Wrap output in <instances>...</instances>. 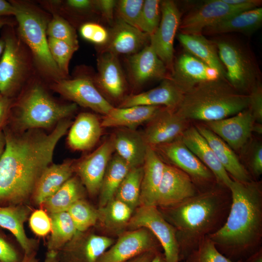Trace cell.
Masks as SVG:
<instances>
[{
    "mask_svg": "<svg viewBox=\"0 0 262 262\" xmlns=\"http://www.w3.org/2000/svg\"><path fill=\"white\" fill-rule=\"evenodd\" d=\"M231 204L229 189L217 183L213 188L175 205L159 208L175 229L180 262H187L206 236L225 224Z\"/></svg>",
    "mask_w": 262,
    "mask_h": 262,
    "instance_id": "obj_2",
    "label": "cell"
},
{
    "mask_svg": "<svg viewBox=\"0 0 262 262\" xmlns=\"http://www.w3.org/2000/svg\"><path fill=\"white\" fill-rule=\"evenodd\" d=\"M109 33L107 43L101 52H108L118 56L132 55L147 45L149 35L118 18Z\"/></svg>",
    "mask_w": 262,
    "mask_h": 262,
    "instance_id": "obj_23",
    "label": "cell"
},
{
    "mask_svg": "<svg viewBox=\"0 0 262 262\" xmlns=\"http://www.w3.org/2000/svg\"><path fill=\"white\" fill-rule=\"evenodd\" d=\"M67 6L72 9L81 12L95 8L94 0H68L66 1Z\"/></svg>",
    "mask_w": 262,
    "mask_h": 262,
    "instance_id": "obj_53",
    "label": "cell"
},
{
    "mask_svg": "<svg viewBox=\"0 0 262 262\" xmlns=\"http://www.w3.org/2000/svg\"><path fill=\"white\" fill-rule=\"evenodd\" d=\"M187 262H242L232 261L223 254L216 248L208 236L200 243L197 249Z\"/></svg>",
    "mask_w": 262,
    "mask_h": 262,
    "instance_id": "obj_45",
    "label": "cell"
},
{
    "mask_svg": "<svg viewBox=\"0 0 262 262\" xmlns=\"http://www.w3.org/2000/svg\"><path fill=\"white\" fill-rule=\"evenodd\" d=\"M226 69V79L238 91L246 94L258 82L260 71L252 55L236 41L225 39L213 41Z\"/></svg>",
    "mask_w": 262,
    "mask_h": 262,
    "instance_id": "obj_7",
    "label": "cell"
},
{
    "mask_svg": "<svg viewBox=\"0 0 262 262\" xmlns=\"http://www.w3.org/2000/svg\"><path fill=\"white\" fill-rule=\"evenodd\" d=\"M247 164L248 172L252 179L253 177L255 179L259 178L262 175V145L261 142L255 143L252 147L248 159Z\"/></svg>",
    "mask_w": 262,
    "mask_h": 262,
    "instance_id": "obj_49",
    "label": "cell"
},
{
    "mask_svg": "<svg viewBox=\"0 0 262 262\" xmlns=\"http://www.w3.org/2000/svg\"><path fill=\"white\" fill-rule=\"evenodd\" d=\"M12 25L4 26L1 37L5 46L0 58V94L12 98L27 76L28 58Z\"/></svg>",
    "mask_w": 262,
    "mask_h": 262,
    "instance_id": "obj_8",
    "label": "cell"
},
{
    "mask_svg": "<svg viewBox=\"0 0 262 262\" xmlns=\"http://www.w3.org/2000/svg\"><path fill=\"white\" fill-rule=\"evenodd\" d=\"M150 262H167L164 253L162 251L158 252L155 257Z\"/></svg>",
    "mask_w": 262,
    "mask_h": 262,
    "instance_id": "obj_60",
    "label": "cell"
},
{
    "mask_svg": "<svg viewBox=\"0 0 262 262\" xmlns=\"http://www.w3.org/2000/svg\"><path fill=\"white\" fill-rule=\"evenodd\" d=\"M116 0H94L95 9L98 10L101 15L109 22H112L115 10Z\"/></svg>",
    "mask_w": 262,
    "mask_h": 262,
    "instance_id": "obj_51",
    "label": "cell"
},
{
    "mask_svg": "<svg viewBox=\"0 0 262 262\" xmlns=\"http://www.w3.org/2000/svg\"><path fill=\"white\" fill-rule=\"evenodd\" d=\"M170 78L183 93L200 83L224 80L217 70L187 52L174 61Z\"/></svg>",
    "mask_w": 262,
    "mask_h": 262,
    "instance_id": "obj_19",
    "label": "cell"
},
{
    "mask_svg": "<svg viewBox=\"0 0 262 262\" xmlns=\"http://www.w3.org/2000/svg\"><path fill=\"white\" fill-rule=\"evenodd\" d=\"M78 232L86 231L98 222V212L83 199L74 202L66 211Z\"/></svg>",
    "mask_w": 262,
    "mask_h": 262,
    "instance_id": "obj_40",
    "label": "cell"
},
{
    "mask_svg": "<svg viewBox=\"0 0 262 262\" xmlns=\"http://www.w3.org/2000/svg\"><path fill=\"white\" fill-rule=\"evenodd\" d=\"M255 122L251 112L247 108L229 117L206 122L205 126L233 150H237L248 142Z\"/></svg>",
    "mask_w": 262,
    "mask_h": 262,
    "instance_id": "obj_17",
    "label": "cell"
},
{
    "mask_svg": "<svg viewBox=\"0 0 262 262\" xmlns=\"http://www.w3.org/2000/svg\"><path fill=\"white\" fill-rule=\"evenodd\" d=\"M29 222L33 232L38 236H45L51 231L50 219L43 210L33 212L30 217Z\"/></svg>",
    "mask_w": 262,
    "mask_h": 262,
    "instance_id": "obj_47",
    "label": "cell"
},
{
    "mask_svg": "<svg viewBox=\"0 0 262 262\" xmlns=\"http://www.w3.org/2000/svg\"><path fill=\"white\" fill-rule=\"evenodd\" d=\"M10 1L15 8L19 38L30 49L41 71L55 81L64 79L49 51L46 33L49 21L45 15L28 3Z\"/></svg>",
    "mask_w": 262,
    "mask_h": 262,
    "instance_id": "obj_6",
    "label": "cell"
},
{
    "mask_svg": "<svg viewBox=\"0 0 262 262\" xmlns=\"http://www.w3.org/2000/svg\"><path fill=\"white\" fill-rule=\"evenodd\" d=\"M178 38L187 52L217 70L221 77L226 80V69L219 57L217 47L213 41L208 40L202 34L180 33L178 35Z\"/></svg>",
    "mask_w": 262,
    "mask_h": 262,
    "instance_id": "obj_32",
    "label": "cell"
},
{
    "mask_svg": "<svg viewBox=\"0 0 262 262\" xmlns=\"http://www.w3.org/2000/svg\"><path fill=\"white\" fill-rule=\"evenodd\" d=\"M144 2V0L117 1L115 9L118 16V18L138 29Z\"/></svg>",
    "mask_w": 262,
    "mask_h": 262,
    "instance_id": "obj_44",
    "label": "cell"
},
{
    "mask_svg": "<svg viewBox=\"0 0 262 262\" xmlns=\"http://www.w3.org/2000/svg\"><path fill=\"white\" fill-rule=\"evenodd\" d=\"M161 0H145L144 2L138 29L151 35L158 28L161 18Z\"/></svg>",
    "mask_w": 262,
    "mask_h": 262,
    "instance_id": "obj_43",
    "label": "cell"
},
{
    "mask_svg": "<svg viewBox=\"0 0 262 262\" xmlns=\"http://www.w3.org/2000/svg\"><path fill=\"white\" fill-rule=\"evenodd\" d=\"M165 164L154 149L148 146L143 165L139 206H156L157 192L163 175Z\"/></svg>",
    "mask_w": 262,
    "mask_h": 262,
    "instance_id": "obj_29",
    "label": "cell"
},
{
    "mask_svg": "<svg viewBox=\"0 0 262 262\" xmlns=\"http://www.w3.org/2000/svg\"><path fill=\"white\" fill-rule=\"evenodd\" d=\"M112 136L116 154L131 168L143 166L148 146L142 133L122 128Z\"/></svg>",
    "mask_w": 262,
    "mask_h": 262,
    "instance_id": "obj_27",
    "label": "cell"
},
{
    "mask_svg": "<svg viewBox=\"0 0 262 262\" xmlns=\"http://www.w3.org/2000/svg\"><path fill=\"white\" fill-rule=\"evenodd\" d=\"M188 122L175 110L163 107L147 122L142 134L147 145L153 147L180 138L189 127Z\"/></svg>",
    "mask_w": 262,
    "mask_h": 262,
    "instance_id": "obj_18",
    "label": "cell"
},
{
    "mask_svg": "<svg viewBox=\"0 0 262 262\" xmlns=\"http://www.w3.org/2000/svg\"><path fill=\"white\" fill-rule=\"evenodd\" d=\"M97 66L95 85L109 98L121 102L124 98L127 82L118 56L101 52L97 60Z\"/></svg>",
    "mask_w": 262,
    "mask_h": 262,
    "instance_id": "obj_22",
    "label": "cell"
},
{
    "mask_svg": "<svg viewBox=\"0 0 262 262\" xmlns=\"http://www.w3.org/2000/svg\"><path fill=\"white\" fill-rule=\"evenodd\" d=\"M243 11L223 0H206L184 17L179 29L183 34H201L205 28Z\"/></svg>",
    "mask_w": 262,
    "mask_h": 262,
    "instance_id": "obj_14",
    "label": "cell"
},
{
    "mask_svg": "<svg viewBox=\"0 0 262 262\" xmlns=\"http://www.w3.org/2000/svg\"><path fill=\"white\" fill-rule=\"evenodd\" d=\"M74 164L73 161L67 160L60 164H51L45 169L32 197L36 204L41 205L72 177Z\"/></svg>",
    "mask_w": 262,
    "mask_h": 262,
    "instance_id": "obj_30",
    "label": "cell"
},
{
    "mask_svg": "<svg viewBox=\"0 0 262 262\" xmlns=\"http://www.w3.org/2000/svg\"><path fill=\"white\" fill-rule=\"evenodd\" d=\"M12 107L15 111H11L5 126L24 131L50 127L73 114L77 105L57 103L40 84H35Z\"/></svg>",
    "mask_w": 262,
    "mask_h": 262,
    "instance_id": "obj_5",
    "label": "cell"
},
{
    "mask_svg": "<svg viewBox=\"0 0 262 262\" xmlns=\"http://www.w3.org/2000/svg\"><path fill=\"white\" fill-rule=\"evenodd\" d=\"M161 18L156 31L149 37L150 45L171 74L174 65V41L180 23L181 14L171 0L161 1Z\"/></svg>",
    "mask_w": 262,
    "mask_h": 262,
    "instance_id": "obj_11",
    "label": "cell"
},
{
    "mask_svg": "<svg viewBox=\"0 0 262 262\" xmlns=\"http://www.w3.org/2000/svg\"><path fill=\"white\" fill-rule=\"evenodd\" d=\"M229 212L224 225L208 236L229 260L243 262L262 247V184L233 180Z\"/></svg>",
    "mask_w": 262,
    "mask_h": 262,
    "instance_id": "obj_3",
    "label": "cell"
},
{
    "mask_svg": "<svg viewBox=\"0 0 262 262\" xmlns=\"http://www.w3.org/2000/svg\"><path fill=\"white\" fill-rule=\"evenodd\" d=\"M15 8L11 1L0 0V18L5 16H14Z\"/></svg>",
    "mask_w": 262,
    "mask_h": 262,
    "instance_id": "obj_54",
    "label": "cell"
},
{
    "mask_svg": "<svg viewBox=\"0 0 262 262\" xmlns=\"http://www.w3.org/2000/svg\"><path fill=\"white\" fill-rule=\"evenodd\" d=\"M102 128L101 121L96 115L80 113L70 127L67 136L69 146L76 150L91 149L99 140Z\"/></svg>",
    "mask_w": 262,
    "mask_h": 262,
    "instance_id": "obj_28",
    "label": "cell"
},
{
    "mask_svg": "<svg viewBox=\"0 0 262 262\" xmlns=\"http://www.w3.org/2000/svg\"><path fill=\"white\" fill-rule=\"evenodd\" d=\"M162 249L158 240L148 229L128 230L119 234L97 262H125L145 252Z\"/></svg>",
    "mask_w": 262,
    "mask_h": 262,
    "instance_id": "obj_12",
    "label": "cell"
},
{
    "mask_svg": "<svg viewBox=\"0 0 262 262\" xmlns=\"http://www.w3.org/2000/svg\"><path fill=\"white\" fill-rule=\"evenodd\" d=\"M198 193L189 175L178 168L165 163L157 192L156 205L159 208L170 207Z\"/></svg>",
    "mask_w": 262,
    "mask_h": 262,
    "instance_id": "obj_16",
    "label": "cell"
},
{
    "mask_svg": "<svg viewBox=\"0 0 262 262\" xmlns=\"http://www.w3.org/2000/svg\"><path fill=\"white\" fill-rule=\"evenodd\" d=\"M72 123L62 120L49 133L3 127L6 146L0 158V207L22 205L32 197L42 174L52 164L57 143Z\"/></svg>",
    "mask_w": 262,
    "mask_h": 262,
    "instance_id": "obj_1",
    "label": "cell"
},
{
    "mask_svg": "<svg viewBox=\"0 0 262 262\" xmlns=\"http://www.w3.org/2000/svg\"><path fill=\"white\" fill-rule=\"evenodd\" d=\"M50 54L63 78L68 73L70 59L78 48L53 38L48 37Z\"/></svg>",
    "mask_w": 262,
    "mask_h": 262,
    "instance_id": "obj_41",
    "label": "cell"
},
{
    "mask_svg": "<svg viewBox=\"0 0 262 262\" xmlns=\"http://www.w3.org/2000/svg\"><path fill=\"white\" fill-rule=\"evenodd\" d=\"M80 32L84 39L103 46L107 43L109 37V33L104 27L93 22L83 24L80 28Z\"/></svg>",
    "mask_w": 262,
    "mask_h": 262,
    "instance_id": "obj_46",
    "label": "cell"
},
{
    "mask_svg": "<svg viewBox=\"0 0 262 262\" xmlns=\"http://www.w3.org/2000/svg\"><path fill=\"white\" fill-rule=\"evenodd\" d=\"M249 104L248 108L256 122L262 123V87L260 82L256 83L249 93Z\"/></svg>",
    "mask_w": 262,
    "mask_h": 262,
    "instance_id": "obj_48",
    "label": "cell"
},
{
    "mask_svg": "<svg viewBox=\"0 0 262 262\" xmlns=\"http://www.w3.org/2000/svg\"></svg>",
    "mask_w": 262,
    "mask_h": 262,
    "instance_id": "obj_62",
    "label": "cell"
},
{
    "mask_svg": "<svg viewBox=\"0 0 262 262\" xmlns=\"http://www.w3.org/2000/svg\"><path fill=\"white\" fill-rule=\"evenodd\" d=\"M98 220L105 230L122 233L127 228L133 211L126 204L113 198L98 209Z\"/></svg>",
    "mask_w": 262,
    "mask_h": 262,
    "instance_id": "obj_36",
    "label": "cell"
},
{
    "mask_svg": "<svg viewBox=\"0 0 262 262\" xmlns=\"http://www.w3.org/2000/svg\"><path fill=\"white\" fill-rule=\"evenodd\" d=\"M115 151L111 136L90 154L75 163L74 172L91 196L99 193L106 169Z\"/></svg>",
    "mask_w": 262,
    "mask_h": 262,
    "instance_id": "obj_15",
    "label": "cell"
},
{
    "mask_svg": "<svg viewBox=\"0 0 262 262\" xmlns=\"http://www.w3.org/2000/svg\"><path fill=\"white\" fill-rule=\"evenodd\" d=\"M184 93L171 78L163 80L158 86L137 94L126 97L118 107L133 106H160L176 110Z\"/></svg>",
    "mask_w": 262,
    "mask_h": 262,
    "instance_id": "obj_24",
    "label": "cell"
},
{
    "mask_svg": "<svg viewBox=\"0 0 262 262\" xmlns=\"http://www.w3.org/2000/svg\"><path fill=\"white\" fill-rule=\"evenodd\" d=\"M0 262H19L18 254L9 240L0 231Z\"/></svg>",
    "mask_w": 262,
    "mask_h": 262,
    "instance_id": "obj_50",
    "label": "cell"
},
{
    "mask_svg": "<svg viewBox=\"0 0 262 262\" xmlns=\"http://www.w3.org/2000/svg\"><path fill=\"white\" fill-rule=\"evenodd\" d=\"M51 233L48 243V253L57 254L78 232L67 212L49 213Z\"/></svg>",
    "mask_w": 262,
    "mask_h": 262,
    "instance_id": "obj_38",
    "label": "cell"
},
{
    "mask_svg": "<svg viewBox=\"0 0 262 262\" xmlns=\"http://www.w3.org/2000/svg\"><path fill=\"white\" fill-rule=\"evenodd\" d=\"M206 140L219 162L234 180L248 182L254 180L234 150L205 125L195 126Z\"/></svg>",
    "mask_w": 262,
    "mask_h": 262,
    "instance_id": "obj_26",
    "label": "cell"
},
{
    "mask_svg": "<svg viewBox=\"0 0 262 262\" xmlns=\"http://www.w3.org/2000/svg\"><path fill=\"white\" fill-rule=\"evenodd\" d=\"M23 205L0 207V227L9 230L25 252L33 254V243L28 238L24 229L30 209Z\"/></svg>",
    "mask_w": 262,
    "mask_h": 262,
    "instance_id": "obj_34",
    "label": "cell"
},
{
    "mask_svg": "<svg viewBox=\"0 0 262 262\" xmlns=\"http://www.w3.org/2000/svg\"><path fill=\"white\" fill-rule=\"evenodd\" d=\"M52 89L77 105L89 108L103 115L114 107L89 78L56 80Z\"/></svg>",
    "mask_w": 262,
    "mask_h": 262,
    "instance_id": "obj_13",
    "label": "cell"
},
{
    "mask_svg": "<svg viewBox=\"0 0 262 262\" xmlns=\"http://www.w3.org/2000/svg\"><path fill=\"white\" fill-rule=\"evenodd\" d=\"M242 262H262V247L248 257Z\"/></svg>",
    "mask_w": 262,
    "mask_h": 262,
    "instance_id": "obj_57",
    "label": "cell"
},
{
    "mask_svg": "<svg viewBox=\"0 0 262 262\" xmlns=\"http://www.w3.org/2000/svg\"><path fill=\"white\" fill-rule=\"evenodd\" d=\"M57 254L48 253V256L43 262H58L56 258ZM21 262H39L33 256V254L25 255Z\"/></svg>",
    "mask_w": 262,
    "mask_h": 262,
    "instance_id": "obj_56",
    "label": "cell"
},
{
    "mask_svg": "<svg viewBox=\"0 0 262 262\" xmlns=\"http://www.w3.org/2000/svg\"><path fill=\"white\" fill-rule=\"evenodd\" d=\"M180 138L186 147L211 171L216 182L229 188L233 180L196 127H189Z\"/></svg>",
    "mask_w": 262,
    "mask_h": 262,
    "instance_id": "obj_25",
    "label": "cell"
},
{
    "mask_svg": "<svg viewBox=\"0 0 262 262\" xmlns=\"http://www.w3.org/2000/svg\"><path fill=\"white\" fill-rule=\"evenodd\" d=\"M153 148L168 161L166 164L189 175L199 192L208 190L217 183L211 171L186 147L181 138Z\"/></svg>",
    "mask_w": 262,
    "mask_h": 262,
    "instance_id": "obj_10",
    "label": "cell"
},
{
    "mask_svg": "<svg viewBox=\"0 0 262 262\" xmlns=\"http://www.w3.org/2000/svg\"></svg>",
    "mask_w": 262,
    "mask_h": 262,
    "instance_id": "obj_61",
    "label": "cell"
},
{
    "mask_svg": "<svg viewBox=\"0 0 262 262\" xmlns=\"http://www.w3.org/2000/svg\"><path fill=\"white\" fill-rule=\"evenodd\" d=\"M128 230L146 228L159 242L167 262H180V251L175 229L164 218L158 207L140 205L133 211Z\"/></svg>",
    "mask_w": 262,
    "mask_h": 262,
    "instance_id": "obj_9",
    "label": "cell"
},
{
    "mask_svg": "<svg viewBox=\"0 0 262 262\" xmlns=\"http://www.w3.org/2000/svg\"><path fill=\"white\" fill-rule=\"evenodd\" d=\"M8 25H12V22L10 20L4 17L0 18V29ZM4 46V41L3 39L1 37L0 38V58L3 51Z\"/></svg>",
    "mask_w": 262,
    "mask_h": 262,
    "instance_id": "obj_58",
    "label": "cell"
},
{
    "mask_svg": "<svg viewBox=\"0 0 262 262\" xmlns=\"http://www.w3.org/2000/svg\"><path fill=\"white\" fill-rule=\"evenodd\" d=\"M159 251H149L139 255L125 262H150Z\"/></svg>",
    "mask_w": 262,
    "mask_h": 262,
    "instance_id": "obj_55",
    "label": "cell"
},
{
    "mask_svg": "<svg viewBox=\"0 0 262 262\" xmlns=\"http://www.w3.org/2000/svg\"><path fill=\"white\" fill-rule=\"evenodd\" d=\"M143 172V166L131 168L114 197L126 204L133 211L139 205Z\"/></svg>",
    "mask_w": 262,
    "mask_h": 262,
    "instance_id": "obj_39",
    "label": "cell"
},
{
    "mask_svg": "<svg viewBox=\"0 0 262 262\" xmlns=\"http://www.w3.org/2000/svg\"><path fill=\"white\" fill-rule=\"evenodd\" d=\"M131 168L117 154L111 157L99 191V207L105 205L114 197L121 182Z\"/></svg>",
    "mask_w": 262,
    "mask_h": 262,
    "instance_id": "obj_37",
    "label": "cell"
},
{
    "mask_svg": "<svg viewBox=\"0 0 262 262\" xmlns=\"http://www.w3.org/2000/svg\"><path fill=\"white\" fill-rule=\"evenodd\" d=\"M129 77L134 86L155 80L170 78L171 74L163 62L150 45L130 55L128 59Z\"/></svg>",
    "mask_w": 262,
    "mask_h": 262,
    "instance_id": "obj_20",
    "label": "cell"
},
{
    "mask_svg": "<svg viewBox=\"0 0 262 262\" xmlns=\"http://www.w3.org/2000/svg\"><path fill=\"white\" fill-rule=\"evenodd\" d=\"M83 186L79 178L71 177L41 205L49 213L66 212L74 202L83 199Z\"/></svg>",
    "mask_w": 262,
    "mask_h": 262,
    "instance_id": "obj_35",
    "label": "cell"
},
{
    "mask_svg": "<svg viewBox=\"0 0 262 262\" xmlns=\"http://www.w3.org/2000/svg\"><path fill=\"white\" fill-rule=\"evenodd\" d=\"M163 107L160 106L138 105L128 107H114L104 115L102 127H121L135 129L138 126L148 122Z\"/></svg>",
    "mask_w": 262,
    "mask_h": 262,
    "instance_id": "obj_31",
    "label": "cell"
},
{
    "mask_svg": "<svg viewBox=\"0 0 262 262\" xmlns=\"http://www.w3.org/2000/svg\"><path fill=\"white\" fill-rule=\"evenodd\" d=\"M84 232H78L61 249L65 262H97L115 242L106 236Z\"/></svg>",
    "mask_w": 262,
    "mask_h": 262,
    "instance_id": "obj_21",
    "label": "cell"
},
{
    "mask_svg": "<svg viewBox=\"0 0 262 262\" xmlns=\"http://www.w3.org/2000/svg\"><path fill=\"white\" fill-rule=\"evenodd\" d=\"M13 103L12 98L0 94V129L7 123Z\"/></svg>",
    "mask_w": 262,
    "mask_h": 262,
    "instance_id": "obj_52",
    "label": "cell"
},
{
    "mask_svg": "<svg viewBox=\"0 0 262 262\" xmlns=\"http://www.w3.org/2000/svg\"><path fill=\"white\" fill-rule=\"evenodd\" d=\"M248 94L219 79L200 83L184 93L176 112L187 121L206 123L232 116L248 108Z\"/></svg>",
    "mask_w": 262,
    "mask_h": 262,
    "instance_id": "obj_4",
    "label": "cell"
},
{
    "mask_svg": "<svg viewBox=\"0 0 262 262\" xmlns=\"http://www.w3.org/2000/svg\"><path fill=\"white\" fill-rule=\"evenodd\" d=\"M6 146V138L2 129H0V158L1 157Z\"/></svg>",
    "mask_w": 262,
    "mask_h": 262,
    "instance_id": "obj_59",
    "label": "cell"
},
{
    "mask_svg": "<svg viewBox=\"0 0 262 262\" xmlns=\"http://www.w3.org/2000/svg\"><path fill=\"white\" fill-rule=\"evenodd\" d=\"M262 23V8L257 7L240 12L205 28L202 34H218L232 32L252 33Z\"/></svg>",
    "mask_w": 262,
    "mask_h": 262,
    "instance_id": "obj_33",
    "label": "cell"
},
{
    "mask_svg": "<svg viewBox=\"0 0 262 262\" xmlns=\"http://www.w3.org/2000/svg\"><path fill=\"white\" fill-rule=\"evenodd\" d=\"M46 33L48 37L64 41L78 49V41L74 29L67 21L60 16H53L48 23Z\"/></svg>",
    "mask_w": 262,
    "mask_h": 262,
    "instance_id": "obj_42",
    "label": "cell"
}]
</instances>
